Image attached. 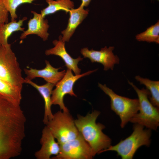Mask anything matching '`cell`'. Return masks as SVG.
I'll list each match as a JSON object with an SVG mask.
<instances>
[{"mask_svg": "<svg viewBox=\"0 0 159 159\" xmlns=\"http://www.w3.org/2000/svg\"><path fill=\"white\" fill-rule=\"evenodd\" d=\"M98 86L110 97L111 109L119 117L120 126L124 127L138 111V99H132L117 95L106 85L98 83Z\"/></svg>", "mask_w": 159, "mask_h": 159, "instance_id": "obj_6", "label": "cell"}, {"mask_svg": "<svg viewBox=\"0 0 159 159\" xmlns=\"http://www.w3.org/2000/svg\"><path fill=\"white\" fill-rule=\"evenodd\" d=\"M24 83L28 84L35 88L43 98L44 102L43 122L46 125L49 121L52 118L53 115L51 110L52 105L51 97L53 88L55 85L49 82L42 85H39L32 80L26 78L24 79Z\"/></svg>", "mask_w": 159, "mask_h": 159, "instance_id": "obj_16", "label": "cell"}, {"mask_svg": "<svg viewBox=\"0 0 159 159\" xmlns=\"http://www.w3.org/2000/svg\"><path fill=\"white\" fill-rule=\"evenodd\" d=\"M40 142L41 148L34 153L36 159H50L52 156L57 155L59 153L60 145L47 126L42 130Z\"/></svg>", "mask_w": 159, "mask_h": 159, "instance_id": "obj_11", "label": "cell"}, {"mask_svg": "<svg viewBox=\"0 0 159 159\" xmlns=\"http://www.w3.org/2000/svg\"><path fill=\"white\" fill-rule=\"evenodd\" d=\"M35 0H4L6 7L10 14L11 21L16 20L18 16L16 13L17 9L21 5L26 4H32Z\"/></svg>", "mask_w": 159, "mask_h": 159, "instance_id": "obj_22", "label": "cell"}, {"mask_svg": "<svg viewBox=\"0 0 159 159\" xmlns=\"http://www.w3.org/2000/svg\"><path fill=\"white\" fill-rule=\"evenodd\" d=\"M26 119L20 106L0 95V159L16 157L22 149Z\"/></svg>", "mask_w": 159, "mask_h": 159, "instance_id": "obj_1", "label": "cell"}, {"mask_svg": "<svg viewBox=\"0 0 159 159\" xmlns=\"http://www.w3.org/2000/svg\"><path fill=\"white\" fill-rule=\"evenodd\" d=\"M128 82L137 93L139 102L138 111L130 122L151 130H156L159 125V108L150 102L148 98L149 92L147 89H140L132 82Z\"/></svg>", "mask_w": 159, "mask_h": 159, "instance_id": "obj_4", "label": "cell"}, {"mask_svg": "<svg viewBox=\"0 0 159 159\" xmlns=\"http://www.w3.org/2000/svg\"><path fill=\"white\" fill-rule=\"evenodd\" d=\"M136 39L139 41L159 43V21L148 28L144 32L137 34Z\"/></svg>", "mask_w": 159, "mask_h": 159, "instance_id": "obj_21", "label": "cell"}, {"mask_svg": "<svg viewBox=\"0 0 159 159\" xmlns=\"http://www.w3.org/2000/svg\"><path fill=\"white\" fill-rule=\"evenodd\" d=\"M97 69L89 71L82 74L74 75L71 69H67L63 78L55 85L56 87L52 90L51 97L52 105H58L61 110L65 112H69L64 103V98L67 94L76 97L74 92V85L80 78L88 75L96 71Z\"/></svg>", "mask_w": 159, "mask_h": 159, "instance_id": "obj_8", "label": "cell"}, {"mask_svg": "<svg viewBox=\"0 0 159 159\" xmlns=\"http://www.w3.org/2000/svg\"><path fill=\"white\" fill-rule=\"evenodd\" d=\"M31 13L33 17L28 21V28L21 33L20 38L23 40L28 35L34 34L40 37L44 41H46L49 36L48 32L49 25L47 20L44 19L41 14L33 11H31Z\"/></svg>", "mask_w": 159, "mask_h": 159, "instance_id": "obj_13", "label": "cell"}, {"mask_svg": "<svg viewBox=\"0 0 159 159\" xmlns=\"http://www.w3.org/2000/svg\"><path fill=\"white\" fill-rule=\"evenodd\" d=\"M27 19L26 17L24 16L18 21L16 20L11 21L0 25V45H8L9 44L8 43V39L14 32L19 31H24L25 28L22 26L24 22Z\"/></svg>", "mask_w": 159, "mask_h": 159, "instance_id": "obj_17", "label": "cell"}, {"mask_svg": "<svg viewBox=\"0 0 159 159\" xmlns=\"http://www.w3.org/2000/svg\"><path fill=\"white\" fill-rule=\"evenodd\" d=\"M81 3L80 5L84 7L88 6L91 0H81Z\"/></svg>", "mask_w": 159, "mask_h": 159, "instance_id": "obj_24", "label": "cell"}, {"mask_svg": "<svg viewBox=\"0 0 159 159\" xmlns=\"http://www.w3.org/2000/svg\"><path fill=\"white\" fill-rule=\"evenodd\" d=\"M157 0L159 1V0Z\"/></svg>", "mask_w": 159, "mask_h": 159, "instance_id": "obj_25", "label": "cell"}, {"mask_svg": "<svg viewBox=\"0 0 159 159\" xmlns=\"http://www.w3.org/2000/svg\"><path fill=\"white\" fill-rule=\"evenodd\" d=\"M136 80L140 84L144 85L149 92L150 97L149 100L155 106L159 107V81L144 78L139 75L135 77Z\"/></svg>", "mask_w": 159, "mask_h": 159, "instance_id": "obj_20", "label": "cell"}, {"mask_svg": "<svg viewBox=\"0 0 159 159\" xmlns=\"http://www.w3.org/2000/svg\"><path fill=\"white\" fill-rule=\"evenodd\" d=\"M0 79L21 89L24 83L21 70L10 44L0 45Z\"/></svg>", "mask_w": 159, "mask_h": 159, "instance_id": "obj_5", "label": "cell"}, {"mask_svg": "<svg viewBox=\"0 0 159 159\" xmlns=\"http://www.w3.org/2000/svg\"><path fill=\"white\" fill-rule=\"evenodd\" d=\"M84 7L80 5L78 8H73L69 10V17L67 26L61 32L63 36H60L59 37L63 42L69 41L77 28L87 16L89 10L84 9Z\"/></svg>", "mask_w": 159, "mask_h": 159, "instance_id": "obj_15", "label": "cell"}, {"mask_svg": "<svg viewBox=\"0 0 159 159\" xmlns=\"http://www.w3.org/2000/svg\"><path fill=\"white\" fill-rule=\"evenodd\" d=\"M114 47L110 46L107 48L105 46L100 51L92 49L89 50L87 47L84 48L81 53L84 58H89L92 63L96 62L102 64L104 70L107 71L110 69L112 70L115 64H118L120 59L118 57L114 54L113 51Z\"/></svg>", "mask_w": 159, "mask_h": 159, "instance_id": "obj_10", "label": "cell"}, {"mask_svg": "<svg viewBox=\"0 0 159 159\" xmlns=\"http://www.w3.org/2000/svg\"><path fill=\"white\" fill-rule=\"evenodd\" d=\"M46 1L48 5L41 11L40 13L44 18L60 11L69 13L74 7V3L71 0H46Z\"/></svg>", "mask_w": 159, "mask_h": 159, "instance_id": "obj_19", "label": "cell"}, {"mask_svg": "<svg viewBox=\"0 0 159 159\" xmlns=\"http://www.w3.org/2000/svg\"><path fill=\"white\" fill-rule=\"evenodd\" d=\"M22 89L0 79V95L16 106H20Z\"/></svg>", "mask_w": 159, "mask_h": 159, "instance_id": "obj_18", "label": "cell"}, {"mask_svg": "<svg viewBox=\"0 0 159 159\" xmlns=\"http://www.w3.org/2000/svg\"><path fill=\"white\" fill-rule=\"evenodd\" d=\"M46 125L60 145L75 138L80 134L69 112L58 111Z\"/></svg>", "mask_w": 159, "mask_h": 159, "instance_id": "obj_7", "label": "cell"}, {"mask_svg": "<svg viewBox=\"0 0 159 159\" xmlns=\"http://www.w3.org/2000/svg\"><path fill=\"white\" fill-rule=\"evenodd\" d=\"M59 153L52 159H90L95 156L88 143L80 133L75 138L60 145Z\"/></svg>", "mask_w": 159, "mask_h": 159, "instance_id": "obj_9", "label": "cell"}, {"mask_svg": "<svg viewBox=\"0 0 159 159\" xmlns=\"http://www.w3.org/2000/svg\"><path fill=\"white\" fill-rule=\"evenodd\" d=\"M46 67L42 69H37L30 68H25L24 71L27 79L32 80L37 77L42 78L47 82L53 84L55 85L59 81L64 75L66 71L64 70L59 72L61 68H55L52 67L49 62L45 60Z\"/></svg>", "mask_w": 159, "mask_h": 159, "instance_id": "obj_12", "label": "cell"}, {"mask_svg": "<svg viewBox=\"0 0 159 159\" xmlns=\"http://www.w3.org/2000/svg\"><path fill=\"white\" fill-rule=\"evenodd\" d=\"M54 47L47 49L45 52L46 55H54L59 57L64 61L67 69L72 71L76 75L80 74L81 69L78 67L79 62L83 58L79 57L74 59L67 52L65 47V42L59 39L53 41Z\"/></svg>", "mask_w": 159, "mask_h": 159, "instance_id": "obj_14", "label": "cell"}, {"mask_svg": "<svg viewBox=\"0 0 159 159\" xmlns=\"http://www.w3.org/2000/svg\"><path fill=\"white\" fill-rule=\"evenodd\" d=\"M100 112L94 110L85 116L79 115L74 120L80 133L91 147L93 154L100 153L111 145V139L103 133L105 127L96 121Z\"/></svg>", "mask_w": 159, "mask_h": 159, "instance_id": "obj_2", "label": "cell"}, {"mask_svg": "<svg viewBox=\"0 0 159 159\" xmlns=\"http://www.w3.org/2000/svg\"><path fill=\"white\" fill-rule=\"evenodd\" d=\"M135 124L133 132L130 136L121 140L115 145H111L102 153L109 151H114L122 159H132L140 147L143 145L149 146L151 130L144 129V127L143 125Z\"/></svg>", "mask_w": 159, "mask_h": 159, "instance_id": "obj_3", "label": "cell"}, {"mask_svg": "<svg viewBox=\"0 0 159 159\" xmlns=\"http://www.w3.org/2000/svg\"><path fill=\"white\" fill-rule=\"evenodd\" d=\"M9 14L4 0H0V25L8 22Z\"/></svg>", "mask_w": 159, "mask_h": 159, "instance_id": "obj_23", "label": "cell"}]
</instances>
